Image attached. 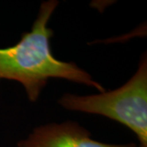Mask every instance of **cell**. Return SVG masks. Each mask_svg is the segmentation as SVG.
I'll list each match as a JSON object with an SVG mask.
<instances>
[{
  "mask_svg": "<svg viewBox=\"0 0 147 147\" xmlns=\"http://www.w3.org/2000/svg\"><path fill=\"white\" fill-rule=\"evenodd\" d=\"M57 5V0L43 2L31 30L22 34L16 45L0 48V79L21 83L32 102L36 101L50 78L67 79L105 92L98 82L76 64L54 57L50 47L53 31L47 27V22Z\"/></svg>",
  "mask_w": 147,
  "mask_h": 147,
  "instance_id": "cell-1",
  "label": "cell"
},
{
  "mask_svg": "<svg viewBox=\"0 0 147 147\" xmlns=\"http://www.w3.org/2000/svg\"><path fill=\"white\" fill-rule=\"evenodd\" d=\"M58 103L65 109L100 115L127 126L147 147V57L141 58L137 72L122 87L100 94H64Z\"/></svg>",
  "mask_w": 147,
  "mask_h": 147,
  "instance_id": "cell-2",
  "label": "cell"
},
{
  "mask_svg": "<svg viewBox=\"0 0 147 147\" xmlns=\"http://www.w3.org/2000/svg\"><path fill=\"white\" fill-rule=\"evenodd\" d=\"M18 147H138L135 143L114 145L97 142L91 133L78 123L67 121L62 123H49L38 127Z\"/></svg>",
  "mask_w": 147,
  "mask_h": 147,
  "instance_id": "cell-3",
  "label": "cell"
}]
</instances>
